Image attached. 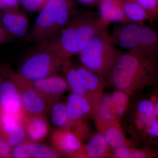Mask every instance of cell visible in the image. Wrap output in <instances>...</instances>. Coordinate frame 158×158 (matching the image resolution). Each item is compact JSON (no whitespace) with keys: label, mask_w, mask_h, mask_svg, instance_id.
Returning a JSON list of instances; mask_svg holds the SVG:
<instances>
[{"label":"cell","mask_w":158,"mask_h":158,"mask_svg":"<svg viewBox=\"0 0 158 158\" xmlns=\"http://www.w3.org/2000/svg\"><path fill=\"white\" fill-rule=\"evenodd\" d=\"M81 81L89 96L90 93H98L103 87V77L83 65L77 68Z\"/></svg>","instance_id":"16"},{"label":"cell","mask_w":158,"mask_h":158,"mask_svg":"<svg viewBox=\"0 0 158 158\" xmlns=\"http://www.w3.org/2000/svg\"><path fill=\"white\" fill-rule=\"evenodd\" d=\"M30 140L27 138L21 143L14 146L11 150V157L14 158H31L29 144Z\"/></svg>","instance_id":"24"},{"label":"cell","mask_w":158,"mask_h":158,"mask_svg":"<svg viewBox=\"0 0 158 158\" xmlns=\"http://www.w3.org/2000/svg\"></svg>","instance_id":"36"},{"label":"cell","mask_w":158,"mask_h":158,"mask_svg":"<svg viewBox=\"0 0 158 158\" xmlns=\"http://www.w3.org/2000/svg\"><path fill=\"white\" fill-rule=\"evenodd\" d=\"M155 104L148 99L142 100L138 103L137 110L138 114L151 118H156L154 113Z\"/></svg>","instance_id":"25"},{"label":"cell","mask_w":158,"mask_h":158,"mask_svg":"<svg viewBox=\"0 0 158 158\" xmlns=\"http://www.w3.org/2000/svg\"><path fill=\"white\" fill-rule=\"evenodd\" d=\"M63 60L52 40L40 43L27 55L16 73L26 80L36 81L56 73Z\"/></svg>","instance_id":"3"},{"label":"cell","mask_w":158,"mask_h":158,"mask_svg":"<svg viewBox=\"0 0 158 158\" xmlns=\"http://www.w3.org/2000/svg\"><path fill=\"white\" fill-rule=\"evenodd\" d=\"M145 156L146 155L143 152L140 151H131L129 158H144Z\"/></svg>","instance_id":"32"},{"label":"cell","mask_w":158,"mask_h":158,"mask_svg":"<svg viewBox=\"0 0 158 158\" xmlns=\"http://www.w3.org/2000/svg\"><path fill=\"white\" fill-rule=\"evenodd\" d=\"M109 147L103 134L98 133L92 136L88 141L86 152L89 157L102 158L106 154Z\"/></svg>","instance_id":"19"},{"label":"cell","mask_w":158,"mask_h":158,"mask_svg":"<svg viewBox=\"0 0 158 158\" xmlns=\"http://www.w3.org/2000/svg\"><path fill=\"white\" fill-rule=\"evenodd\" d=\"M69 20L68 14L59 1L48 0L36 19L31 31V39L37 44L53 40Z\"/></svg>","instance_id":"5"},{"label":"cell","mask_w":158,"mask_h":158,"mask_svg":"<svg viewBox=\"0 0 158 158\" xmlns=\"http://www.w3.org/2000/svg\"><path fill=\"white\" fill-rule=\"evenodd\" d=\"M25 9L30 11H40L48 0H20Z\"/></svg>","instance_id":"27"},{"label":"cell","mask_w":158,"mask_h":158,"mask_svg":"<svg viewBox=\"0 0 158 158\" xmlns=\"http://www.w3.org/2000/svg\"><path fill=\"white\" fill-rule=\"evenodd\" d=\"M5 70L17 85L25 114L45 116L48 115L52 104L35 90L28 81L8 68H5Z\"/></svg>","instance_id":"6"},{"label":"cell","mask_w":158,"mask_h":158,"mask_svg":"<svg viewBox=\"0 0 158 158\" xmlns=\"http://www.w3.org/2000/svg\"><path fill=\"white\" fill-rule=\"evenodd\" d=\"M53 147L60 154L75 155L82 150V145L79 134L69 128H57L50 137Z\"/></svg>","instance_id":"9"},{"label":"cell","mask_w":158,"mask_h":158,"mask_svg":"<svg viewBox=\"0 0 158 158\" xmlns=\"http://www.w3.org/2000/svg\"><path fill=\"white\" fill-rule=\"evenodd\" d=\"M147 125V132L150 135L155 138L158 137V122L156 118L152 120Z\"/></svg>","instance_id":"30"},{"label":"cell","mask_w":158,"mask_h":158,"mask_svg":"<svg viewBox=\"0 0 158 158\" xmlns=\"http://www.w3.org/2000/svg\"><path fill=\"white\" fill-rule=\"evenodd\" d=\"M109 33L93 38L79 54L82 65L98 74L109 77L120 55Z\"/></svg>","instance_id":"4"},{"label":"cell","mask_w":158,"mask_h":158,"mask_svg":"<svg viewBox=\"0 0 158 158\" xmlns=\"http://www.w3.org/2000/svg\"><path fill=\"white\" fill-rule=\"evenodd\" d=\"M9 38V37L0 24V44L5 42Z\"/></svg>","instance_id":"33"},{"label":"cell","mask_w":158,"mask_h":158,"mask_svg":"<svg viewBox=\"0 0 158 158\" xmlns=\"http://www.w3.org/2000/svg\"><path fill=\"white\" fill-rule=\"evenodd\" d=\"M77 1L85 5H91L99 2L100 0H77Z\"/></svg>","instance_id":"34"},{"label":"cell","mask_w":158,"mask_h":158,"mask_svg":"<svg viewBox=\"0 0 158 158\" xmlns=\"http://www.w3.org/2000/svg\"><path fill=\"white\" fill-rule=\"evenodd\" d=\"M103 135L109 147L113 149L126 144L123 134L116 125H111L108 126Z\"/></svg>","instance_id":"23"},{"label":"cell","mask_w":158,"mask_h":158,"mask_svg":"<svg viewBox=\"0 0 158 158\" xmlns=\"http://www.w3.org/2000/svg\"><path fill=\"white\" fill-rule=\"evenodd\" d=\"M158 102H156L155 104V107H154V113H155V117L156 118V117H158Z\"/></svg>","instance_id":"35"},{"label":"cell","mask_w":158,"mask_h":158,"mask_svg":"<svg viewBox=\"0 0 158 158\" xmlns=\"http://www.w3.org/2000/svg\"><path fill=\"white\" fill-rule=\"evenodd\" d=\"M125 15L130 22L143 23L151 22L150 16L146 10L136 0H122Z\"/></svg>","instance_id":"18"},{"label":"cell","mask_w":158,"mask_h":158,"mask_svg":"<svg viewBox=\"0 0 158 158\" xmlns=\"http://www.w3.org/2000/svg\"><path fill=\"white\" fill-rule=\"evenodd\" d=\"M99 18L106 25L112 22L126 23L122 0H100Z\"/></svg>","instance_id":"14"},{"label":"cell","mask_w":158,"mask_h":158,"mask_svg":"<svg viewBox=\"0 0 158 158\" xmlns=\"http://www.w3.org/2000/svg\"><path fill=\"white\" fill-rule=\"evenodd\" d=\"M107 27L93 13H77L52 40L62 59L71 58L79 55L94 37L107 33Z\"/></svg>","instance_id":"2"},{"label":"cell","mask_w":158,"mask_h":158,"mask_svg":"<svg viewBox=\"0 0 158 158\" xmlns=\"http://www.w3.org/2000/svg\"><path fill=\"white\" fill-rule=\"evenodd\" d=\"M156 60L136 51L120 54L109 76L110 81L126 93L141 88L156 78Z\"/></svg>","instance_id":"1"},{"label":"cell","mask_w":158,"mask_h":158,"mask_svg":"<svg viewBox=\"0 0 158 158\" xmlns=\"http://www.w3.org/2000/svg\"><path fill=\"white\" fill-rule=\"evenodd\" d=\"M51 122L57 128L69 127V123L65 104L58 101L52 103L50 107Z\"/></svg>","instance_id":"20"},{"label":"cell","mask_w":158,"mask_h":158,"mask_svg":"<svg viewBox=\"0 0 158 158\" xmlns=\"http://www.w3.org/2000/svg\"><path fill=\"white\" fill-rule=\"evenodd\" d=\"M148 12L152 22L156 19L158 13V0H136Z\"/></svg>","instance_id":"26"},{"label":"cell","mask_w":158,"mask_h":158,"mask_svg":"<svg viewBox=\"0 0 158 158\" xmlns=\"http://www.w3.org/2000/svg\"><path fill=\"white\" fill-rule=\"evenodd\" d=\"M0 134L11 148L27 139L24 128L20 123H0Z\"/></svg>","instance_id":"17"},{"label":"cell","mask_w":158,"mask_h":158,"mask_svg":"<svg viewBox=\"0 0 158 158\" xmlns=\"http://www.w3.org/2000/svg\"><path fill=\"white\" fill-rule=\"evenodd\" d=\"M106 97L108 104L115 116L123 114L128 104V98L126 92L118 90Z\"/></svg>","instance_id":"21"},{"label":"cell","mask_w":158,"mask_h":158,"mask_svg":"<svg viewBox=\"0 0 158 158\" xmlns=\"http://www.w3.org/2000/svg\"><path fill=\"white\" fill-rule=\"evenodd\" d=\"M61 66L65 73V77L69 88L72 90V93L89 99L88 94L81 81L77 69L72 64L70 58L64 59Z\"/></svg>","instance_id":"15"},{"label":"cell","mask_w":158,"mask_h":158,"mask_svg":"<svg viewBox=\"0 0 158 158\" xmlns=\"http://www.w3.org/2000/svg\"><path fill=\"white\" fill-rule=\"evenodd\" d=\"M114 155L120 158H129L131 150L126 144L113 149Z\"/></svg>","instance_id":"29"},{"label":"cell","mask_w":158,"mask_h":158,"mask_svg":"<svg viewBox=\"0 0 158 158\" xmlns=\"http://www.w3.org/2000/svg\"><path fill=\"white\" fill-rule=\"evenodd\" d=\"M11 148L5 138L0 134V157L9 158L11 157Z\"/></svg>","instance_id":"28"},{"label":"cell","mask_w":158,"mask_h":158,"mask_svg":"<svg viewBox=\"0 0 158 158\" xmlns=\"http://www.w3.org/2000/svg\"><path fill=\"white\" fill-rule=\"evenodd\" d=\"M0 24L8 37L20 38L27 33L29 20L26 14L17 9H10L2 15Z\"/></svg>","instance_id":"10"},{"label":"cell","mask_w":158,"mask_h":158,"mask_svg":"<svg viewBox=\"0 0 158 158\" xmlns=\"http://www.w3.org/2000/svg\"><path fill=\"white\" fill-rule=\"evenodd\" d=\"M29 81L31 86L51 104L58 101L69 89L65 77L56 73Z\"/></svg>","instance_id":"8"},{"label":"cell","mask_w":158,"mask_h":158,"mask_svg":"<svg viewBox=\"0 0 158 158\" xmlns=\"http://www.w3.org/2000/svg\"><path fill=\"white\" fill-rule=\"evenodd\" d=\"M65 104L69 127L76 125L91 110L90 100L86 97L72 93Z\"/></svg>","instance_id":"12"},{"label":"cell","mask_w":158,"mask_h":158,"mask_svg":"<svg viewBox=\"0 0 158 158\" xmlns=\"http://www.w3.org/2000/svg\"><path fill=\"white\" fill-rule=\"evenodd\" d=\"M19 0H0V8L5 10L17 9Z\"/></svg>","instance_id":"31"},{"label":"cell","mask_w":158,"mask_h":158,"mask_svg":"<svg viewBox=\"0 0 158 158\" xmlns=\"http://www.w3.org/2000/svg\"><path fill=\"white\" fill-rule=\"evenodd\" d=\"M2 72L6 77H0V110L24 117L25 113L17 85L4 69Z\"/></svg>","instance_id":"7"},{"label":"cell","mask_w":158,"mask_h":158,"mask_svg":"<svg viewBox=\"0 0 158 158\" xmlns=\"http://www.w3.org/2000/svg\"><path fill=\"white\" fill-rule=\"evenodd\" d=\"M143 23H123L111 35L113 42L122 48L130 51L135 50L140 40L141 27Z\"/></svg>","instance_id":"11"},{"label":"cell","mask_w":158,"mask_h":158,"mask_svg":"<svg viewBox=\"0 0 158 158\" xmlns=\"http://www.w3.org/2000/svg\"><path fill=\"white\" fill-rule=\"evenodd\" d=\"M22 125L27 137L30 141L40 142L49 133V125L46 116L25 114Z\"/></svg>","instance_id":"13"},{"label":"cell","mask_w":158,"mask_h":158,"mask_svg":"<svg viewBox=\"0 0 158 158\" xmlns=\"http://www.w3.org/2000/svg\"><path fill=\"white\" fill-rule=\"evenodd\" d=\"M31 157L34 158H56L60 156V153L48 145L37 141H30L29 144Z\"/></svg>","instance_id":"22"}]
</instances>
